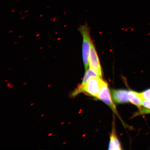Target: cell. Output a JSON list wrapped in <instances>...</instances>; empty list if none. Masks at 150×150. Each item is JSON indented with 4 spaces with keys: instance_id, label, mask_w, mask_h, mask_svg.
Masks as SVG:
<instances>
[{
    "instance_id": "5b68a950",
    "label": "cell",
    "mask_w": 150,
    "mask_h": 150,
    "mask_svg": "<svg viewBox=\"0 0 150 150\" xmlns=\"http://www.w3.org/2000/svg\"><path fill=\"white\" fill-rule=\"evenodd\" d=\"M129 91L125 89L114 90L112 92V97L114 100L118 103H128Z\"/></svg>"
},
{
    "instance_id": "8992f818",
    "label": "cell",
    "mask_w": 150,
    "mask_h": 150,
    "mask_svg": "<svg viewBox=\"0 0 150 150\" xmlns=\"http://www.w3.org/2000/svg\"><path fill=\"white\" fill-rule=\"evenodd\" d=\"M128 96L129 101L140 109L142 108V102L144 100L142 93L131 91H129Z\"/></svg>"
},
{
    "instance_id": "52a82bcc",
    "label": "cell",
    "mask_w": 150,
    "mask_h": 150,
    "mask_svg": "<svg viewBox=\"0 0 150 150\" xmlns=\"http://www.w3.org/2000/svg\"><path fill=\"white\" fill-rule=\"evenodd\" d=\"M108 149L115 150L122 149L121 144L116 135L114 127L112 128L111 135H110Z\"/></svg>"
},
{
    "instance_id": "ba28073f",
    "label": "cell",
    "mask_w": 150,
    "mask_h": 150,
    "mask_svg": "<svg viewBox=\"0 0 150 150\" xmlns=\"http://www.w3.org/2000/svg\"><path fill=\"white\" fill-rule=\"evenodd\" d=\"M86 72L85 74L84 75L82 83L79 86L80 87H83V86L85 85L90 79L93 77L98 76V75L96 74L90 68L88 69V70H86Z\"/></svg>"
},
{
    "instance_id": "277c9868",
    "label": "cell",
    "mask_w": 150,
    "mask_h": 150,
    "mask_svg": "<svg viewBox=\"0 0 150 150\" xmlns=\"http://www.w3.org/2000/svg\"><path fill=\"white\" fill-rule=\"evenodd\" d=\"M97 98L100 99L111 108L112 110L117 113L115 105L112 102L109 89L107 83L105 82L103 84Z\"/></svg>"
},
{
    "instance_id": "9c48e42d",
    "label": "cell",
    "mask_w": 150,
    "mask_h": 150,
    "mask_svg": "<svg viewBox=\"0 0 150 150\" xmlns=\"http://www.w3.org/2000/svg\"><path fill=\"white\" fill-rule=\"evenodd\" d=\"M142 94L144 99L150 100V88L145 90Z\"/></svg>"
},
{
    "instance_id": "7a4b0ae2",
    "label": "cell",
    "mask_w": 150,
    "mask_h": 150,
    "mask_svg": "<svg viewBox=\"0 0 150 150\" xmlns=\"http://www.w3.org/2000/svg\"><path fill=\"white\" fill-rule=\"evenodd\" d=\"M83 38L82 45V55L84 68L85 70L88 69V57L92 41L90 34L89 28L87 24L80 26L78 28Z\"/></svg>"
},
{
    "instance_id": "3957f363",
    "label": "cell",
    "mask_w": 150,
    "mask_h": 150,
    "mask_svg": "<svg viewBox=\"0 0 150 150\" xmlns=\"http://www.w3.org/2000/svg\"><path fill=\"white\" fill-rule=\"evenodd\" d=\"M90 68L101 78L102 77V69L95 47L91 41L88 57Z\"/></svg>"
},
{
    "instance_id": "6da1fadb",
    "label": "cell",
    "mask_w": 150,
    "mask_h": 150,
    "mask_svg": "<svg viewBox=\"0 0 150 150\" xmlns=\"http://www.w3.org/2000/svg\"><path fill=\"white\" fill-rule=\"evenodd\" d=\"M105 82L102 78L100 77H93L90 79L83 87H79L74 94L77 95L83 92L92 96L97 98Z\"/></svg>"
}]
</instances>
